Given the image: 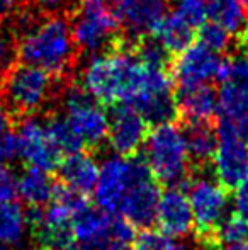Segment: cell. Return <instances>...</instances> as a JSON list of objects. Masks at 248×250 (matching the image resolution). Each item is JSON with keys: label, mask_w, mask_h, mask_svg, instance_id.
Instances as JSON below:
<instances>
[{"label": "cell", "mask_w": 248, "mask_h": 250, "mask_svg": "<svg viewBox=\"0 0 248 250\" xmlns=\"http://www.w3.org/2000/svg\"><path fill=\"white\" fill-rule=\"evenodd\" d=\"M19 62L46 70L58 79L72 80L78 50L72 36L70 19L60 14H43L20 22L14 31Z\"/></svg>", "instance_id": "1"}, {"label": "cell", "mask_w": 248, "mask_h": 250, "mask_svg": "<svg viewBox=\"0 0 248 250\" xmlns=\"http://www.w3.org/2000/svg\"><path fill=\"white\" fill-rule=\"evenodd\" d=\"M141 82L133 40L124 34L113 48L97 53L83 68L78 85L104 107L131 104Z\"/></svg>", "instance_id": "2"}, {"label": "cell", "mask_w": 248, "mask_h": 250, "mask_svg": "<svg viewBox=\"0 0 248 250\" xmlns=\"http://www.w3.org/2000/svg\"><path fill=\"white\" fill-rule=\"evenodd\" d=\"M70 82L72 80L58 79L43 68L17 62L0 83V94L17 125L27 116L46 111L51 102L60 99Z\"/></svg>", "instance_id": "3"}, {"label": "cell", "mask_w": 248, "mask_h": 250, "mask_svg": "<svg viewBox=\"0 0 248 250\" xmlns=\"http://www.w3.org/2000/svg\"><path fill=\"white\" fill-rule=\"evenodd\" d=\"M143 158L162 188L186 189L192 174L186 133L179 121L152 126Z\"/></svg>", "instance_id": "4"}, {"label": "cell", "mask_w": 248, "mask_h": 250, "mask_svg": "<svg viewBox=\"0 0 248 250\" xmlns=\"http://www.w3.org/2000/svg\"><path fill=\"white\" fill-rule=\"evenodd\" d=\"M68 19L78 53L94 56L113 48L124 36L111 3L106 0H78Z\"/></svg>", "instance_id": "5"}, {"label": "cell", "mask_w": 248, "mask_h": 250, "mask_svg": "<svg viewBox=\"0 0 248 250\" xmlns=\"http://www.w3.org/2000/svg\"><path fill=\"white\" fill-rule=\"evenodd\" d=\"M61 111L87 151H99L109 135V114L106 107L85 92L78 83L70 82L60 96Z\"/></svg>", "instance_id": "6"}, {"label": "cell", "mask_w": 248, "mask_h": 250, "mask_svg": "<svg viewBox=\"0 0 248 250\" xmlns=\"http://www.w3.org/2000/svg\"><path fill=\"white\" fill-rule=\"evenodd\" d=\"M186 192L194 213V238L201 250H221L216 244L214 231L225 218L228 191L218 181L192 175Z\"/></svg>", "instance_id": "7"}, {"label": "cell", "mask_w": 248, "mask_h": 250, "mask_svg": "<svg viewBox=\"0 0 248 250\" xmlns=\"http://www.w3.org/2000/svg\"><path fill=\"white\" fill-rule=\"evenodd\" d=\"M162 186L153 177L143 157L131 158V186L126 192L117 213L123 214L136 228H150L156 220Z\"/></svg>", "instance_id": "8"}, {"label": "cell", "mask_w": 248, "mask_h": 250, "mask_svg": "<svg viewBox=\"0 0 248 250\" xmlns=\"http://www.w3.org/2000/svg\"><path fill=\"white\" fill-rule=\"evenodd\" d=\"M216 131L218 148L212 158V170L216 181L229 192L248 179V145L226 119L216 118Z\"/></svg>", "instance_id": "9"}, {"label": "cell", "mask_w": 248, "mask_h": 250, "mask_svg": "<svg viewBox=\"0 0 248 250\" xmlns=\"http://www.w3.org/2000/svg\"><path fill=\"white\" fill-rule=\"evenodd\" d=\"M109 114V142L111 148L123 158L141 155L150 133V123L131 104L113 105Z\"/></svg>", "instance_id": "10"}, {"label": "cell", "mask_w": 248, "mask_h": 250, "mask_svg": "<svg viewBox=\"0 0 248 250\" xmlns=\"http://www.w3.org/2000/svg\"><path fill=\"white\" fill-rule=\"evenodd\" d=\"M111 9L131 40L152 36L156 24L169 14L165 0H111Z\"/></svg>", "instance_id": "11"}, {"label": "cell", "mask_w": 248, "mask_h": 250, "mask_svg": "<svg viewBox=\"0 0 248 250\" xmlns=\"http://www.w3.org/2000/svg\"><path fill=\"white\" fill-rule=\"evenodd\" d=\"M219 62L221 56L218 53L208 50L199 41L192 43L187 50L172 58L170 72L175 82V89L209 83L212 79L216 80Z\"/></svg>", "instance_id": "12"}, {"label": "cell", "mask_w": 248, "mask_h": 250, "mask_svg": "<svg viewBox=\"0 0 248 250\" xmlns=\"http://www.w3.org/2000/svg\"><path fill=\"white\" fill-rule=\"evenodd\" d=\"M16 126L19 128L17 133L20 138V146H22V158L27 162V165L46 170L50 174L57 172L63 157L51 143L44 129L43 119L38 118L36 114L27 116L20 119Z\"/></svg>", "instance_id": "13"}, {"label": "cell", "mask_w": 248, "mask_h": 250, "mask_svg": "<svg viewBox=\"0 0 248 250\" xmlns=\"http://www.w3.org/2000/svg\"><path fill=\"white\" fill-rule=\"evenodd\" d=\"M131 186V158L119 155L107 158L99 170L94 196L97 206L111 214H116Z\"/></svg>", "instance_id": "14"}, {"label": "cell", "mask_w": 248, "mask_h": 250, "mask_svg": "<svg viewBox=\"0 0 248 250\" xmlns=\"http://www.w3.org/2000/svg\"><path fill=\"white\" fill-rule=\"evenodd\" d=\"M155 223L160 231L173 238H184L194 233V213L186 189L167 188L162 192Z\"/></svg>", "instance_id": "15"}, {"label": "cell", "mask_w": 248, "mask_h": 250, "mask_svg": "<svg viewBox=\"0 0 248 250\" xmlns=\"http://www.w3.org/2000/svg\"><path fill=\"white\" fill-rule=\"evenodd\" d=\"M179 123H212L218 116V90L211 83L175 89Z\"/></svg>", "instance_id": "16"}, {"label": "cell", "mask_w": 248, "mask_h": 250, "mask_svg": "<svg viewBox=\"0 0 248 250\" xmlns=\"http://www.w3.org/2000/svg\"><path fill=\"white\" fill-rule=\"evenodd\" d=\"M186 133L187 151L191 158L192 174L197 175L206 168L212 167L216 148H218V131L216 121L212 123H180Z\"/></svg>", "instance_id": "17"}, {"label": "cell", "mask_w": 248, "mask_h": 250, "mask_svg": "<svg viewBox=\"0 0 248 250\" xmlns=\"http://www.w3.org/2000/svg\"><path fill=\"white\" fill-rule=\"evenodd\" d=\"M99 165L90 151L82 150L63 157L57 168L58 181L72 189L89 196L95 189L99 179Z\"/></svg>", "instance_id": "18"}, {"label": "cell", "mask_w": 248, "mask_h": 250, "mask_svg": "<svg viewBox=\"0 0 248 250\" xmlns=\"http://www.w3.org/2000/svg\"><path fill=\"white\" fill-rule=\"evenodd\" d=\"M150 38L155 40L173 58L184 50H187L192 43H195L197 29L191 26L186 19H182L177 12H169L156 24Z\"/></svg>", "instance_id": "19"}, {"label": "cell", "mask_w": 248, "mask_h": 250, "mask_svg": "<svg viewBox=\"0 0 248 250\" xmlns=\"http://www.w3.org/2000/svg\"><path fill=\"white\" fill-rule=\"evenodd\" d=\"M111 220L113 214L102 208L87 206L72 221V231L76 244H92V242L109 240Z\"/></svg>", "instance_id": "20"}, {"label": "cell", "mask_w": 248, "mask_h": 250, "mask_svg": "<svg viewBox=\"0 0 248 250\" xmlns=\"http://www.w3.org/2000/svg\"><path fill=\"white\" fill-rule=\"evenodd\" d=\"M55 182L50 172L27 165L17 179V194L27 206H46L53 198Z\"/></svg>", "instance_id": "21"}, {"label": "cell", "mask_w": 248, "mask_h": 250, "mask_svg": "<svg viewBox=\"0 0 248 250\" xmlns=\"http://www.w3.org/2000/svg\"><path fill=\"white\" fill-rule=\"evenodd\" d=\"M41 119H43L44 129H46L51 143L55 145V148L60 151L61 157L85 150V146H83L82 140L78 138V135L73 131V128L66 121L65 116L61 112H58L57 109L44 111Z\"/></svg>", "instance_id": "22"}, {"label": "cell", "mask_w": 248, "mask_h": 250, "mask_svg": "<svg viewBox=\"0 0 248 250\" xmlns=\"http://www.w3.org/2000/svg\"><path fill=\"white\" fill-rule=\"evenodd\" d=\"M229 123L248 119V87L235 80L221 83L218 90V116Z\"/></svg>", "instance_id": "23"}, {"label": "cell", "mask_w": 248, "mask_h": 250, "mask_svg": "<svg viewBox=\"0 0 248 250\" xmlns=\"http://www.w3.org/2000/svg\"><path fill=\"white\" fill-rule=\"evenodd\" d=\"M238 36L248 26V7L242 0H209V19Z\"/></svg>", "instance_id": "24"}, {"label": "cell", "mask_w": 248, "mask_h": 250, "mask_svg": "<svg viewBox=\"0 0 248 250\" xmlns=\"http://www.w3.org/2000/svg\"><path fill=\"white\" fill-rule=\"evenodd\" d=\"M27 230L26 211L16 199L0 204V244L3 247H17Z\"/></svg>", "instance_id": "25"}, {"label": "cell", "mask_w": 248, "mask_h": 250, "mask_svg": "<svg viewBox=\"0 0 248 250\" xmlns=\"http://www.w3.org/2000/svg\"><path fill=\"white\" fill-rule=\"evenodd\" d=\"M216 244L219 249L248 242V218L238 213L225 216L214 231Z\"/></svg>", "instance_id": "26"}, {"label": "cell", "mask_w": 248, "mask_h": 250, "mask_svg": "<svg viewBox=\"0 0 248 250\" xmlns=\"http://www.w3.org/2000/svg\"><path fill=\"white\" fill-rule=\"evenodd\" d=\"M231 34L226 29H223L221 26H218L212 21H206L201 27L197 29V40L201 44H204L208 50L218 53H226L231 46Z\"/></svg>", "instance_id": "27"}, {"label": "cell", "mask_w": 248, "mask_h": 250, "mask_svg": "<svg viewBox=\"0 0 248 250\" xmlns=\"http://www.w3.org/2000/svg\"><path fill=\"white\" fill-rule=\"evenodd\" d=\"M133 250H182L173 237H169L163 231L145 228L136 235L133 242Z\"/></svg>", "instance_id": "28"}, {"label": "cell", "mask_w": 248, "mask_h": 250, "mask_svg": "<svg viewBox=\"0 0 248 250\" xmlns=\"http://www.w3.org/2000/svg\"><path fill=\"white\" fill-rule=\"evenodd\" d=\"M175 10L182 19H186L195 29L209 19V0H173Z\"/></svg>", "instance_id": "29"}, {"label": "cell", "mask_w": 248, "mask_h": 250, "mask_svg": "<svg viewBox=\"0 0 248 250\" xmlns=\"http://www.w3.org/2000/svg\"><path fill=\"white\" fill-rule=\"evenodd\" d=\"M19 62L17 56V40L14 31H7L0 24V83L5 80L12 66Z\"/></svg>", "instance_id": "30"}, {"label": "cell", "mask_w": 248, "mask_h": 250, "mask_svg": "<svg viewBox=\"0 0 248 250\" xmlns=\"http://www.w3.org/2000/svg\"><path fill=\"white\" fill-rule=\"evenodd\" d=\"M19 158H22V146H20L19 133L9 131L0 135V164H14Z\"/></svg>", "instance_id": "31"}, {"label": "cell", "mask_w": 248, "mask_h": 250, "mask_svg": "<svg viewBox=\"0 0 248 250\" xmlns=\"http://www.w3.org/2000/svg\"><path fill=\"white\" fill-rule=\"evenodd\" d=\"M136 238V227L128 221L123 214H113L109 230V240L119 242V244L131 245Z\"/></svg>", "instance_id": "32"}, {"label": "cell", "mask_w": 248, "mask_h": 250, "mask_svg": "<svg viewBox=\"0 0 248 250\" xmlns=\"http://www.w3.org/2000/svg\"><path fill=\"white\" fill-rule=\"evenodd\" d=\"M17 196V177L7 164H0V204L14 201Z\"/></svg>", "instance_id": "33"}, {"label": "cell", "mask_w": 248, "mask_h": 250, "mask_svg": "<svg viewBox=\"0 0 248 250\" xmlns=\"http://www.w3.org/2000/svg\"><path fill=\"white\" fill-rule=\"evenodd\" d=\"M235 208L236 213L248 218V179L235 189Z\"/></svg>", "instance_id": "34"}, {"label": "cell", "mask_w": 248, "mask_h": 250, "mask_svg": "<svg viewBox=\"0 0 248 250\" xmlns=\"http://www.w3.org/2000/svg\"><path fill=\"white\" fill-rule=\"evenodd\" d=\"M26 2L43 14H57L70 0H26Z\"/></svg>", "instance_id": "35"}, {"label": "cell", "mask_w": 248, "mask_h": 250, "mask_svg": "<svg viewBox=\"0 0 248 250\" xmlns=\"http://www.w3.org/2000/svg\"><path fill=\"white\" fill-rule=\"evenodd\" d=\"M80 250H131V245L119 244L114 240H102V242H92V244H83Z\"/></svg>", "instance_id": "36"}, {"label": "cell", "mask_w": 248, "mask_h": 250, "mask_svg": "<svg viewBox=\"0 0 248 250\" xmlns=\"http://www.w3.org/2000/svg\"><path fill=\"white\" fill-rule=\"evenodd\" d=\"M16 126V121H14V116L10 114L9 107H7L5 101H3L2 94H0V135L9 129H12Z\"/></svg>", "instance_id": "37"}, {"label": "cell", "mask_w": 248, "mask_h": 250, "mask_svg": "<svg viewBox=\"0 0 248 250\" xmlns=\"http://www.w3.org/2000/svg\"><path fill=\"white\" fill-rule=\"evenodd\" d=\"M19 0H0V24H3L9 16H12V12L17 9Z\"/></svg>", "instance_id": "38"}, {"label": "cell", "mask_w": 248, "mask_h": 250, "mask_svg": "<svg viewBox=\"0 0 248 250\" xmlns=\"http://www.w3.org/2000/svg\"><path fill=\"white\" fill-rule=\"evenodd\" d=\"M235 44H236V50H238L240 55H243L248 58V26L235 38Z\"/></svg>", "instance_id": "39"}, {"label": "cell", "mask_w": 248, "mask_h": 250, "mask_svg": "<svg viewBox=\"0 0 248 250\" xmlns=\"http://www.w3.org/2000/svg\"><path fill=\"white\" fill-rule=\"evenodd\" d=\"M225 250H248V242H243V244H236V245H229Z\"/></svg>", "instance_id": "40"}, {"label": "cell", "mask_w": 248, "mask_h": 250, "mask_svg": "<svg viewBox=\"0 0 248 250\" xmlns=\"http://www.w3.org/2000/svg\"><path fill=\"white\" fill-rule=\"evenodd\" d=\"M31 250H55V249H51V247H44V245H34V247L33 249H31Z\"/></svg>", "instance_id": "41"}, {"label": "cell", "mask_w": 248, "mask_h": 250, "mask_svg": "<svg viewBox=\"0 0 248 250\" xmlns=\"http://www.w3.org/2000/svg\"><path fill=\"white\" fill-rule=\"evenodd\" d=\"M242 2H243V3H245V5L248 7V0H242Z\"/></svg>", "instance_id": "42"}, {"label": "cell", "mask_w": 248, "mask_h": 250, "mask_svg": "<svg viewBox=\"0 0 248 250\" xmlns=\"http://www.w3.org/2000/svg\"><path fill=\"white\" fill-rule=\"evenodd\" d=\"M0 250H7V249H5V247H3V245H2V244H0Z\"/></svg>", "instance_id": "43"}, {"label": "cell", "mask_w": 248, "mask_h": 250, "mask_svg": "<svg viewBox=\"0 0 248 250\" xmlns=\"http://www.w3.org/2000/svg\"><path fill=\"white\" fill-rule=\"evenodd\" d=\"M165 2H169V0H165Z\"/></svg>", "instance_id": "44"}]
</instances>
